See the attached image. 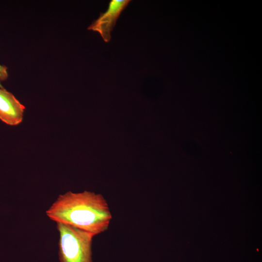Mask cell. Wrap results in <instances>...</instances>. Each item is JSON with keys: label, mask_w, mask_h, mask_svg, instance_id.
<instances>
[{"label": "cell", "mask_w": 262, "mask_h": 262, "mask_svg": "<svg viewBox=\"0 0 262 262\" xmlns=\"http://www.w3.org/2000/svg\"><path fill=\"white\" fill-rule=\"evenodd\" d=\"M46 213L56 223L72 226L95 236L107 230L112 219L104 197L87 191L60 195Z\"/></svg>", "instance_id": "cell-1"}, {"label": "cell", "mask_w": 262, "mask_h": 262, "mask_svg": "<svg viewBox=\"0 0 262 262\" xmlns=\"http://www.w3.org/2000/svg\"><path fill=\"white\" fill-rule=\"evenodd\" d=\"M56 228L60 262H93V234L61 223H56Z\"/></svg>", "instance_id": "cell-2"}, {"label": "cell", "mask_w": 262, "mask_h": 262, "mask_svg": "<svg viewBox=\"0 0 262 262\" xmlns=\"http://www.w3.org/2000/svg\"><path fill=\"white\" fill-rule=\"evenodd\" d=\"M130 2V0H111L107 11L101 13L99 17L92 22L87 29L98 32L104 42H109L111 38V32L117 19Z\"/></svg>", "instance_id": "cell-3"}, {"label": "cell", "mask_w": 262, "mask_h": 262, "mask_svg": "<svg viewBox=\"0 0 262 262\" xmlns=\"http://www.w3.org/2000/svg\"><path fill=\"white\" fill-rule=\"evenodd\" d=\"M25 107L11 92L0 86V119L15 126L22 122Z\"/></svg>", "instance_id": "cell-4"}, {"label": "cell", "mask_w": 262, "mask_h": 262, "mask_svg": "<svg viewBox=\"0 0 262 262\" xmlns=\"http://www.w3.org/2000/svg\"><path fill=\"white\" fill-rule=\"evenodd\" d=\"M7 69L6 66L0 64V86H2L1 82L5 81L8 77Z\"/></svg>", "instance_id": "cell-5"}]
</instances>
